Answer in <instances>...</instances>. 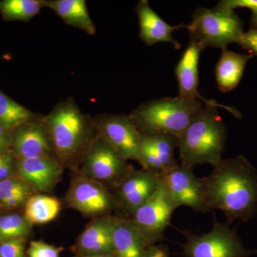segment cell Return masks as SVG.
Masks as SVG:
<instances>
[{
	"label": "cell",
	"instance_id": "obj_1",
	"mask_svg": "<svg viewBox=\"0 0 257 257\" xmlns=\"http://www.w3.org/2000/svg\"><path fill=\"white\" fill-rule=\"evenodd\" d=\"M213 168L202 178L209 210L222 211L229 224L253 219L257 212L256 168L241 155L223 160Z\"/></svg>",
	"mask_w": 257,
	"mask_h": 257
},
{
	"label": "cell",
	"instance_id": "obj_2",
	"mask_svg": "<svg viewBox=\"0 0 257 257\" xmlns=\"http://www.w3.org/2000/svg\"><path fill=\"white\" fill-rule=\"evenodd\" d=\"M44 119L56 158L64 169L77 170L96 135L93 119L72 96L57 103Z\"/></svg>",
	"mask_w": 257,
	"mask_h": 257
},
{
	"label": "cell",
	"instance_id": "obj_3",
	"mask_svg": "<svg viewBox=\"0 0 257 257\" xmlns=\"http://www.w3.org/2000/svg\"><path fill=\"white\" fill-rule=\"evenodd\" d=\"M227 130L217 107L204 105L178 138L181 165L194 169L209 164L213 167L223 160Z\"/></svg>",
	"mask_w": 257,
	"mask_h": 257
},
{
	"label": "cell",
	"instance_id": "obj_4",
	"mask_svg": "<svg viewBox=\"0 0 257 257\" xmlns=\"http://www.w3.org/2000/svg\"><path fill=\"white\" fill-rule=\"evenodd\" d=\"M204 105L178 96L162 98L143 103L128 116L140 133L179 138Z\"/></svg>",
	"mask_w": 257,
	"mask_h": 257
},
{
	"label": "cell",
	"instance_id": "obj_5",
	"mask_svg": "<svg viewBox=\"0 0 257 257\" xmlns=\"http://www.w3.org/2000/svg\"><path fill=\"white\" fill-rule=\"evenodd\" d=\"M191 42L207 47L226 49L238 44L243 35V23L234 10L216 5L212 9L200 8L194 12L192 23L187 25Z\"/></svg>",
	"mask_w": 257,
	"mask_h": 257
},
{
	"label": "cell",
	"instance_id": "obj_6",
	"mask_svg": "<svg viewBox=\"0 0 257 257\" xmlns=\"http://www.w3.org/2000/svg\"><path fill=\"white\" fill-rule=\"evenodd\" d=\"M79 167V176L111 190L121 182L133 166L96 132Z\"/></svg>",
	"mask_w": 257,
	"mask_h": 257
},
{
	"label": "cell",
	"instance_id": "obj_7",
	"mask_svg": "<svg viewBox=\"0 0 257 257\" xmlns=\"http://www.w3.org/2000/svg\"><path fill=\"white\" fill-rule=\"evenodd\" d=\"M186 237L182 245L185 257H249L254 253L243 246L236 230L226 221L214 223L207 234H187Z\"/></svg>",
	"mask_w": 257,
	"mask_h": 257
},
{
	"label": "cell",
	"instance_id": "obj_8",
	"mask_svg": "<svg viewBox=\"0 0 257 257\" xmlns=\"http://www.w3.org/2000/svg\"><path fill=\"white\" fill-rule=\"evenodd\" d=\"M177 208L160 180V186L155 194L131 218L149 246L165 239L166 229Z\"/></svg>",
	"mask_w": 257,
	"mask_h": 257
},
{
	"label": "cell",
	"instance_id": "obj_9",
	"mask_svg": "<svg viewBox=\"0 0 257 257\" xmlns=\"http://www.w3.org/2000/svg\"><path fill=\"white\" fill-rule=\"evenodd\" d=\"M66 202L69 207L93 219L111 215L112 211L117 210L110 189L79 175L71 182Z\"/></svg>",
	"mask_w": 257,
	"mask_h": 257
},
{
	"label": "cell",
	"instance_id": "obj_10",
	"mask_svg": "<svg viewBox=\"0 0 257 257\" xmlns=\"http://www.w3.org/2000/svg\"><path fill=\"white\" fill-rule=\"evenodd\" d=\"M93 119L96 133L126 161L138 162L141 133L128 115L103 114Z\"/></svg>",
	"mask_w": 257,
	"mask_h": 257
},
{
	"label": "cell",
	"instance_id": "obj_11",
	"mask_svg": "<svg viewBox=\"0 0 257 257\" xmlns=\"http://www.w3.org/2000/svg\"><path fill=\"white\" fill-rule=\"evenodd\" d=\"M160 184V176L133 167L115 188L111 189L117 211L132 218L138 209L152 197Z\"/></svg>",
	"mask_w": 257,
	"mask_h": 257
},
{
	"label": "cell",
	"instance_id": "obj_12",
	"mask_svg": "<svg viewBox=\"0 0 257 257\" xmlns=\"http://www.w3.org/2000/svg\"><path fill=\"white\" fill-rule=\"evenodd\" d=\"M160 180L177 207L185 206L198 212L209 211L202 178H197L193 169L177 165L160 176Z\"/></svg>",
	"mask_w": 257,
	"mask_h": 257
},
{
	"label": "cell",
	"instance_id": "obj_13",
	"mask_svg": "<svg viewBox=\"0 0 257 257\" xmlns=\"http://www.w3.org/2000/svg\"><path fill=\"white\" fill-rule=\"evenodd\" d=\"M11 150L17 160L56 157L44 116L40 114L12 131Z\"/></svg>",
	"mask_w": 257,
	"mask_h": 257
},
{
	"label": "cell",
	"instance_id": "obj_14",
	"mask_svg": "<svg viewBox=\"0 0 257 257\" xmlns=\"http://www.w3.org/2000/svg\"><path fill=\"white\" fill-rule=\"evenodd\" d=\"M203 48L194 42H191L184 51L175 69L176 77L178 82V96L189 100L199 101L205 105L215 106L226 109L235 117L241 119V115L237 109L231 106L222 105L215 100L206 99L198 91L199 84V57Z\"/></svg>",
	"mask_w": 257,
	"mask_h": 257
},
{
	"label": "cell",
	"instance_id": "obj_15",
	"mask_svg": "<svg viewBox=\"0 0 257 257\" xmlns=\"http://www.w3.org/2000/svg\"><path fill=\"white\" fill-rule=\"evenodd\" d=\"M141 133V149L138 162L142 169L158 175L178 165L175 159L178 138L160 134Z\"/></svg>",
	"mask_w": 257,
	"mask_h": 257
},
{
	"label": "cell",
	"instance_id": "obj_16",
	"mask_svg": "<svg viewBox=\"0 0 257 257\" xmlns=\"http://www.w3.org/2000/svg\"><path fill=\"white\" fill-rule=\"evenodd\" d=\"M116 216L94 219L81 233L71 248L75 257L114 253L112 234Z\"/></svg>",
	"mask_w": 257,
	"mask_h": 257
},
{
	"label": "cell",
	"instance_id": "obj_17",
	"mask_svg": "<svg viewBox=\"0 0 257 257\" xmlns=\"http://www.w3.org/2000/svg\"><path fill=\"white\" fill-rule=\"evenodd\" d=\"M63 170L56 157L17 161L16 175L30 184L38 194L53 190L61 180Z\"/></svg>",
	"mask_w": 257,
	"mask_h": 257
},
{
	"label": "cell",
	"instance_id": "obj_18",
	"mask_svg": "<svg viewBox=\"0 0 257 257\" xmlns=\"http://www.w3.org/2000/svg\"><path fill=\"white\" fill-rule=\"evenodd\" d=\"M136 12L140 23V37L147 45L151 46L160 42H169L176 50L180 49V44L174 38L172 34L176 30L187 29V25H169L152 9L147 0L139 2Z\"/></svg>",
	"mask_w": 257,
	"mask_h": 257
},
{
	"label": "cell",
	"instance_id": "obj_19",
	"mask_svg": "<svg viewBox=\"0 0 257 257\" xmlns=\"http://www.w3.org/2000/svg\"><path fill=\"white\" fill-rule=\"evenodd\" d=\"M112 242L116 257H143L149 247L133 219L122 216H116Z\"/></svg>",
	"mask_w": 257,
	"mask_h": 257
},
{
	"label": "cell",
	"instance_id": "obj_20",
	"mask_svg": "<svg viewBox=\"0 0 257 257\" xmlns=\"http://www.w3.org/2000/svg\"><path fill=\"white\" fill-rule=\"evenodd\" d=\"M253 56L236 53L227 48L222 50L216 67V84L221 92H230L239 85L245 67Z\"/></svg>",
	"mask_w": 257,
	"mask_h": 257
},
{
	"label": "cell",
	"instance_id": "obj_21",
	"mask_svg": "<svg viewBox=\"0 0 257 257\" xmlns=\"http://www.w3.org/2000/svg\"><path fill=\"white\" fill-rule=\"evenodd\" d=\"M47 8L55 12L67 25L89 35H95V25L88 13L85 0H47Z\"/></svg>",
	"mask_w": 257,
	"mask_h": 257
},
{
	"label": "cell",
	"instance_id": "obj_22",
	"mask_svg": "<svg viewBox=\"0 0 257 257\" xmlns=\"http://www.w3.org/2000/svg\"><path fill=\"white\" fill-rule=\"evenodd\" d=\"M61 210L57 198L42 194L31 196L24 206V216L33 224H42L54 220Z\"/></svg>",
	"mask_w": 257,
	"mask_h": 257
},
{
	"label": "cell",
	"instance_id": "obj_23",
	"mask_svg": "<svg viewBox=\"0 0 257 257\" xmlns=\"http://www.w3.org/2000/svg\"><path fill=\"white\" fill-rule=\"evenodd\" d=\"M35 194L38 193L17 175L0 181V207L4 209L24 207L29 198Z\"/></svg>",
	"mask_w": 257,
	"mask_h": 257
},
{
	"label": "cell",
	"instance_id": "obj_24",
	"mask_svg": "<svg viewBox=\"0 0 257 257\" xmlns=\"http://www.w3.org/2000/svg\"><path fill=\"white\" fill-rule=\"evenodd\" d=\"M40 115L27 109L0 90V124L7 130L12 132Z\"/></svg>",
	"mask_w": 257,
	"mask_h": 257
},
{
	"label": "cell",
	"instance_id": "obj_25",
	"mask_svg": "<svg viewBox=\"0 0 257 257\" xmlns=\"http://www.w3.org/2000/svg\"><path fill=\"white\" fill-rule=\"evenodd\" d=\"M47 8V0H3L0 13L8 21H30Z\"/></svg>",
	"mask_w": 257,
	"mask_h": 257
},
{
	"label": "cell",
	"instance_id": "obj_26",
	"mask_svg": "<svg viewBox=\"0 0 257 257\" xmlns=\"http://www.w3.org/2000/svg\"><path fill=\"white\" fill-rule=\"evenodd\" d=\"M32 230V224L24 214L10 212L0 216V242L18 238L27 239Z\"/></svg>",
	"mask_w": 257,
	"mask_h": 257
},
{
	"label": "cell",
	"instance_id": "obj_27",
	"mask_svg": "<svg viewBox=\"0 0 257 257\" xmlns=\"http://www.w3.org/2000/svg\"><path fill=\"white\" fill-rule=\"evenodd\" d=\"M62 246H55L43 241H30L27 255L28 257H60L63 251Z\"/></svg>",
	"mask_w": 257,
	"mask_h": 257
},
{
	"label": "cell",
	"instance_id": "obj_28",
	"mask_svg": "<svg viewBox=\"0 0 257 257\" xmlns=\"http://www.w3.org/2000/svg\"><path fill=\"white\" fill-rule=\"evenodd\" d=\"M26 241L18 238L0 242V257H28Z\"/></svg>",
	"mask_w": 257,
	"mask_h": 257
},
{
	"label": "cell",
	"instance_id": "obj_29",
	"mask_svg": "<svg viewBox=\"0 0 257 257\" xmlns=\"http://www.w3.org/2000/svg\"><path fill=\"white\" fill-rule=\"evenodd\" d=\"M17 161L12 150L0 153V181L16 175Z\"/></svg>",
	"mask_w": 257,
	"mask_h": 257
},
{
	"label": "cell",
	"instance_id": "obj_30",
	"mask_svg": "<svg viewBox=\"0 0 257 257\" xmlns=\"http://www.w3.org/2000/svg\"><path fill=\"white\" fill-rule=\"evenodd\" d=\"M238 44L245 50L249 51L251 55H257V28L243 32Z\"/></svg>",
	"mask_w": 257,
	"mask_h": 257
},
{
	"label": "cell",
	"instance_id": "obj_31",
	"mask_svg": "<svg viewBox=\"0 0 257 257\" xmlns=\"http://www.w3.org/2000/svg\"><path fill=\"white\" fill-rule=\"evenodd\" d=\"M170 250L165 245L155 244L149 246L143 257H169Z\"/></svg>",
	"mask_w": 257,
	"mask_h": 257
},
{
	"label": "cell",
	"instance_id": "obj_32",
	"mask_svg": "<svg viewBox=\"0 0 257 257\" xmlns=\"http://www.w3.org/2000/svg\"><path fill=\"white\" fill-rule=\"evenodd\" d=\"M12 132L0 124V153L11 150Z\"/></svg>",
	"mask_w": 257,
	"mask_h": 257
},
{
	"label": "cell",
	"instance_id": "obj_33",
	"mask_svg": "<svg viewBox=\"0 0 257 257\" xmlns=\"http://www.w3.org/2000/svg\"><path fill=\"white\" fill-rule=\"evenodd\" d=\"M252 12V17H251V22L254 25L255 28H257V8L251 10Z\"/></svg>",
	"mask_w": 257,
	"mask_h": 257
},
{
	"label": "cell",
	"instance_id": "obj_34",
	"mask_svg": "<svg viewBox=\"0 0 257 257\" xmlns=\"http://www.w3.org/2000/svg\"><path fill=\"white\" fill-rule=\"evenodd\" d=\"M84 257H116L114 253H105V254L94 255V256H84Z\"/></svg>",
	"mask_w": 257,
	"mask_h": 257
},
{
	"label": "cell",
	"instance_id": "obj_35",
	"mask_svg": "<svg viewBox=\"0 0 257 257\" xmlns=\"http://www.w3.org/2000/svg\"><path fill=\"white\" fill-rule=\"evenodd\" d=\"M254 253H257V249H256V250H255V251H254Z\"/></svg>",
	"mask_w": 257,
	"mask_h": 257
}]
</instances>
